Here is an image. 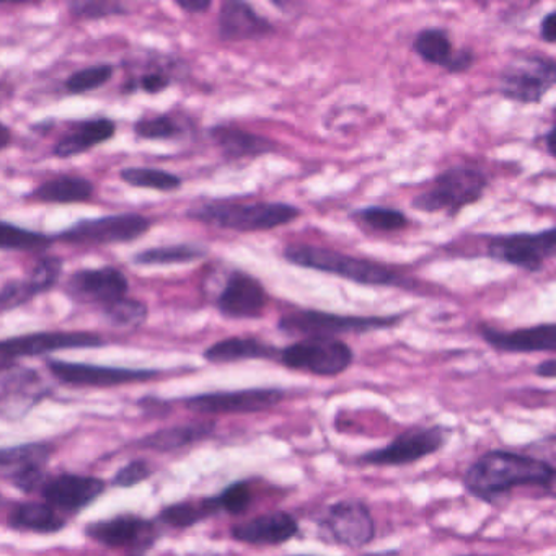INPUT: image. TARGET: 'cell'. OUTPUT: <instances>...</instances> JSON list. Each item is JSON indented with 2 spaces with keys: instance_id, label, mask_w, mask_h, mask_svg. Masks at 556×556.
Wrapping results in <instances>:
<instances>
[{
  "instance_id": "obj_1",
  "label": "cell",
  "mask_w": 556,
  "mask_h": 556,
  "mask_svg": "<svg viewBox=\"0 0 556 556\" xmlns=\"http://www.w3.org/2000/svg\"><path fill=\"white\" fill-rule=\"evenodd\" d=\"M464 486L488 504L507 500L516 488H532L539 496L556 500V467L533 455L490 451L467 468Z\"/></svg>"
},
{
  "instance_id": "obj_2",
  "label": "cell",
  "mask_w": 556,
  "mask_h": 556,
  "mask_svg": "<svg viewBox=\"0 0 556 556\" xmlns=\"http://www.w3.org/2000/svg\"><path fill=\"white\" fill-rule=\"evenodd\" d=\"M286 262L314 271L327 273L364 286L412 289V281L395 269L374 260L357 258L325 247L292 243L282 252Z\"/></svg>"
},
{
  "instance_id": "obj_3",
  "label": "cell",
  "mask_w": 556,
  "mask_h": 556,
  "mask_svg": "<svg viewBox=\"0 0 556 556\" xmlns=\"http://www.w3.org/2000/svg\"><path fill=\"white\" fill-rule=\"evenodd\" d=\"M301 214L302 211L294 204L269 201L237 203L217 200L187 211L188 219L240 233L268 232L294 223Z\"/></svg>"
},
{
  "instance_id": "obj_4",
  "label": "cell",
  "mask_w": 556,
  "mask_h": 556,
  "mask_svg": "<svg viewBox=\"0 0 556 556\" xmlns=\"http://www.w3.org/2000/svg\"><path fill=\"white\" fill-rule=\"evenodd\" d=\"M400 320H402L400 315L363 317V315H341L315 311V308H298L279 318L278 330L288 337L338 338L340 334L386 330V328L396 327Z\"/></svg>"
},
{
  "instance_id": "obj_5",
  "label": "cell",
  "mask_w": 556,
  "mask_h": 556,
  "mask_svg": "<svg viewBox=\"0 0 556 556\" xmlns=\"http://www.w3.org/2000/svg\"><path fill=\"white\" fill-rule=\"evenodd\" d=\"M488 188L486 175L477 168L452 167L434 178V185L412 201L421 213H447L457 216L464 207L478 203Z\"/></svg>"
},
{
  "instance_id": "obj_6",
  "label": "cell",
  "mask_w": 556,
  "mask_h": 556,
  "mask_svg": "<svg viewBox=\"0 0 556 556\" xmlns=\"http://www.w3.org/2000/svg\"><path fill=\"white\" fill-rule=\"evenodd\" d=\"M278 361L291 370L318 377H337L350 369L354 353L340 338L305 337L298 343L282 348Z\"/></svg>"
},
{
  "instance_id": "obj_7",
  "label": "cell",
  "mask_w": 556,
  "mask_h": 556,
  "mask_svg": "<svg viewBox=\"0 0 556 556\" xmlns=\"http://www.w3.org/2000/svg\"><path fill=\"white\" fill-rule=\"evenodd\" d=\"M152 219L142 214L123 213L96 219L77 220L56 233V240L67 245L102 247L129 243L141 239L151 230Z\"/></svg>"
},
{
  "instance_id": "obj_8",
  "label": "cell",
  "mask_w": 556,
  "mask_h": 556,
  "mask_svg": "<svg viewBox=\"0 0 556 556\" xmlns=\"http://www.w3.org/2000/svg\"><path fill=\"white\" fill-rule=\"evenodd\" d=\"M555 86L556 61L542 54L517 58L500 77L501 96L522 105H536Z\"/></svg>"
},
{
  "instance_id": "obj_9",
  "label": "cell",
  "mask_w": 556,
  "mask_h": 556,
  "mask_svg": "<svg viewBox=\"0 0 556 556\" xmlns=\"http://www.w3.org/2000/svg\"><path fill=\"white\" fill-rule=\"evenodd\" d=\"M448 434L451 429L445 426L434 425L429 428L415 426L396 435L386 447L361 455L357 462L363 465H376V467H403V465L415 464L441 451L447 444Z\"/></svg>"
},
{
  "instance_id": "obj_10",
  "label": "cell",
  "mask_w": 556,
  "mask_h": 556,
  "mask_svg": "<svg viewBox=\"0 0 556 556\" xmlns=\"http://www.w3.org/2000/svg\"><path fill=\"white\" fill-rule=\"evenodd\" d=\"M105 340L89 331H38L22 337L5 338L0 343V369L17 364L21 357H37L66 350L102 348Z\"/></svg>"
},
{
  "instance_id": "obj_11",
  "label": "cell",
  "mask_w": 556,
  "mask_h": 556,
  "mask_svg": "<svg viewBox=\"0 0 556 556\" xmlns=\"http://www.w3.org/2000/svg\"><path fill=\"white\" fill-rule=\"evenodd\" d=\"M318 529L327 542L359 549L376 539V522L366 503L343 500L331 504L318 522Z\"/></svg>"
},
{
  "instance_id": "obj_12",
  "label": "cell",
  "mask_w": 556,
  "mask_h": 556,
  "mask_svg": "<svg viewBox=\"0 0 556 556\" xmlns=\"http://www.w3.org/2000/svg\"><path fill=\"white\" fill-rule=\"evenodd\" d=\"M488 256L529 273L540 271L546 260L556 258V227L536 233L491 237Z\"/></svg>"
},
{
  "instance_id": "obj_13",
  "label": "cell",
  "mask_w": 556,
  "mask_h": 556,
  "mask_svg": "<svg viewBox=\"0 0 556 556\" xmlns=\"http://www.w3.org/2000/svg\"><path fill=\"white\" fill-rule=\"evenodd\" d=\"M281 389H243L226 392H207L188 396L184 405L200 415H242V413H262L275 408L285 400Z\"/></svg>"
},
{
  "instance_id": "obj_14",
  "label": "cell",
  "mask_w": 556,
  "mask_h": 556,
  "mask_svg": "<svg viewBox=\"0 0 556 556\" xmlns=\"http://www.w3.org/2000/svg\"><path fill=\"white\" fill-rule=\"evenodd\" d=\"M47 367L54 379L64 386L110 389L125 383L148 382L161 374L157 369H135V367L99 366V364L70 363V361L47 359Z\"/></svg>"
},
{
  "instance_id": "obj_15",
  "label": "cell",
  "mask_w": 556,
  "mask_h": 556,
  "mask_svg": "<svg viewBox=\"0 0 556 556\" xmlns=\"http://www.w3.org/2000/svg\"><path fill=\"white\" fill-rule=\"evenodd\" d=\"M87 539L106 548H126L144 553L155 545L159 539L154 520L123 514L112 519L96 520L84 527Z\"/></svg>"
},
{
  "instance_id": "obj_16",
  "label": "cell",
  "mask_w": 556,
  "mask_h": 556,
  "mask_svg": "<svg viewBox=\"0 0 556 556\" xmlns=\"http://www.w3.org/2000/svg\"><path fill=\"white\" fill-rule=\"evenodd\" d=\"M129 281L115 266L86 268L73 273L64 285V292L76 304L100 305V308L125 298Z\"/></svg>"
},
{
  "instance_id": "obj_17",
  "label": "cell",
  "mask_w": 556,
  "mask_h": 556,
  "mask_svg": "<svg viewBox=\"0 0 556 556\" xmlns=\"http://www.w3.org/2000/svg\"><path fill=\"white\" fill-rule=\"evenodd\" d=\"M269 294L262 281L242 269L227 276L226 286L216 299L217 311L233 320H255L265 315Z\"/></svg>"
},
{
  "instance_id": "obj_18",
  "label": "cell",
  "mask_w": 556,
  "mask_h": 556,
  "mask_svg": "<svg viewBox=\"0 0 556 556\" xmlns=\"http://www.w3.org/2000/svg\"><path fill=\"white\" fill-rule=\"evenodd\" d=\"M276 27L247 0H224L217 15V38L223 43H245L273 37Z\"/></svg>"
},
{
  "instance_id": "obj_19",
  "label": "cell",
  "mask_w": 556,
  "mask_h": 556,
  "mask_svg": "<svg viewBox=\"0 0 556 556\" xmlns=\"http://www.w3.org/2000/svg\"><path fill=\"white\" fill-rule=\"evenodd\" d=\"M105 481L89 475L61 473L47 478L40 494L48 504L66 513L80 510L96 503L105 493Z\"/></svg>"
},
{
  "instance_id": "obj_20",
  "label": "cell",
  "mask_w": 556,
  "mask_h": 556,
  "mask_svg": "<svg viewBox=\"0 0 556 556\" xmlns=\"http://www.w3.org/2000/svg\"><path fill=\"white\" fill-rule=\"evenodd\" d=\"M478 330L484 343L503 353H556V321L513 331L480 325Z\"/></svg>"
},
{
  "instance_id": "obj_21",
  "label": "cell",
  "mask_w": 556,
  "mask_h": 556,
  "mask_svg": "<svg viewBox=\"0 0 556 556\" xmlns=\"http://www.w3.org/2000/svg\"><path fill=\"white\" fill-rule=\"evenodd\" d=\"M230 535L247 545L279 546L299 535V523L286 510H273L236 523L230 529Z\"/></svg>"
},
{
  "instance_id": "obj_22",
  "label": "cell",
  "mask_w": 556,
  "mask_h": 556,
  "mask_svg": "<svg viewBox=\"0 0 556 556\" xmlns=\"http://www.w3.org/2000/svg\"><path fill=\"white\" fill-rule=\"evenodd\" d=\"M207 138L213 141L226 161H242V159H256L263 155L278 154L279 142L268 136L256 135L253 131L240 128L230 123L211 126Z\"/></svg>"
},
{
  "instance_id": "obj_23",
  "label": "cell",
  "mask_w": 556,
  "mask_h": 556,
  "mask_svg": "<svg viewBox=\"0 0 556 556\" xmlns=\"http://www.w3.org/2000/svg\"><path fill=\"white\" fill-rule=\"evenodd\" d=\"M116 123L110 118H90L77 123L74 129L58 139L53 148L56 159H73L86 154L116 136Z\"/></svg>"
},
{
  "instance_id": "obj_24",
  "label": "cell",
  "mask_w": 556,
  "mask_h": 556,
  "mask_svg": "<svg viewBox=\"0 0 556 556\" xmlns=\"http://www.w3.org/2000/svg\"><path fill=\"white\" fill-rule=\"evenodd\" d=\"M281 350L265 343L258 338L232 337L211 344L203 353L204 359L211 364H232L252 359H278Z\"/></svg>"
},
{
  "instance_id": "obj_25",
  "label": "cell",
  "mask_w": 556,
  "mask_h": 556,
  "mask_svg": "<svg viewBox=\"0 0 556 556\" xmlns=\"http://www.w3.org/2000/svg\"><path fill=\"white\" fill-rule=\"evenodd\" d=\"M96 194V185L79 175H60L38 185L28 200L43 204L89 203Z\"/></svg>"
},
{
  "instance_id": "obj_26",
  "label": "cell",
  "mask_w": 556,
  "mask_h": 556,
  "mask_svg": "<svg viewBox=\"0 0 556 556\" xmlns=\"http://www.w3.org/2000/svg\"><path fill=\"white\" fill-rule=\"evenodd\" d=\"M216 431V421L188 422V425L172 426V428L159 429L152 434L136 441L135 445L149 451L174 452L178 448L188 447V445L197 444L211 438Z\"/></svg>"
},
{
  "instance_id": "obj_27",
  "label": "cell",
  "mask_w": 556,
  "mask_h": 556,
  "mask_svg": "<svg viewBox=\"0 0 556 556\" xmlns=\"http://www.w3.org/2000/svg\"><path fill=\"white\" fill-rule=\"evenodd\" d=\"M56 507L45 503H17L8 516V526L15 532L53 535L67 526L66 519L56 513Z\"/></svg>"
},
{
  "instance_id": "obj_28",
  "label": "cell",
  "mask_w": 556,
  "mask_h": 556,
  "mask_svg": "<svg viewBox=\"0 0 556 556\" xmlns=\"http://www.w3.org/2000/svg\"><path fill=\"white\" fill-rule=\"evenodd\" d=\"M220 513L216 496L203 497L200 501H185L165 506L159 513V520L172 529H190Z\"/></svg>"
},
{
  "instance_id": "obj_29",
  "label": "cell",
  "mask_w": 556,
  "mask_h": 556,
  "mask_svg": "<svg viewBox=\"0 0 556 556\" xmlns=\"http://www.w3.org/2000/svg\"><path fill=\"white\" fill-rule=\"evenodd\" d=\"M206 249L190 243L178 245L154 247L142 250L132 256V263L141 266L187 265L206 256Z\"/></svg>"
},
{
  "instance_id": "obj_30",
  "label": "cell",
  "mask_w": 556,
  "mask_h": 556,
  "mask_svg": "<svg viewBox=\"0 0 556 556\" xmlns=\"http://www.w3.org/2000/svg\"><path fill=\"white\" fill-rule=\"evenodd\" d=\"M54 242L56 236L24 229L9 220H2L0 224V249L4 252H45Z\"/></svg>"
},
{
  "instance_id": "obj_31",
  "label": "cell",
  "mask_w": 556,
  "mask_h": 556,
  "mask_svg": "<svg viewBox=\"0 0 556 556\" xmlns=\"http://www.w3.org/2000/svg\"><path fill=\"white\" fill-rule=\"evenodd\" d=\"M119 180L132 188L172 193L184 187V180L172 172L152 167H126L119 172Z\"/></svg>"
},
{
  "instance_id": "obj_32",
  "label": "cell",
  "mask_w": 556,
  "mask_h": 556,
  "mask_svg": "<svg viewBox=\"0 0 556 556\" xmlns=\"http://www.w3.org/2000/svg\"><path fill=\"white\" fill-rule=\"evenodd\" d=\"M413 51L426 63L445 67L454 53V48L447 31L441 28H425L416 35Z\"/></svg>"
},
{
  "instance_id": "obj_33",
  "label": "cell",
  "mask_w": 556,
  "mask_h": 556,
  "mask_svg": "<svg viewBox=\"0 0 556 556\" xmlns=\"http://www.w3.org/2000/svg\"><path fill=\"white\" fill-rule=\"evenodd\" d=\"M41 379L37 370L27 369V367L14 366L2 370V403L11 402L14 399L22 402L37 403L41 396L31 395V389L40 386Z\"/></svg>"
},
{
  "instance_id": "obj_34",
  "label": "cell",
  "mask_w": 556,
  "mask_h": 556,
  "mask_svg": "<svg viewBox=\"0 0 556 556\" xmlns=\"http://www.w3.org/2000/svg\"><path fill=\"white\" fill-rule=\"evenodd\" d=\"M67 11L74 18L84 22L128 17L131 14L126 0H67Z\"/></svg>"
},
{
  "instance_id": "obj_35",
  "label": "cell",
  "mask_w": 556,
  "mask_h": 556,
  "mask_svg": "<svg viewBox=\"0 0 556 556\" xmlns=\"http://www.w3.org/2000/svg\"><path fill=\"white\" fill-rule=\"evenodd\" d=\"M115 73L116 67L113 64H92V66L84 67V70L71 74L64 83V90L70 96H86V93L96 92V90L102 89L105 84H109Z\"/></svg>"
},
{
  "instance_id": "obj_36",
  "label": "cell",
  "mask_w": 556,
  "mask_h": 556,
  "mask_svg": "<svg viewBox=\"0 0 556 556\" xmlns=\"http://www.w3.org/2000/svg\"><path fill=\"white\" fill-rule=\"evenodd\" d=\"M103 317L113 327L138 328L146 324L149 308L138 299L122 298L102 308Z\"/></svg>"
},
{
  "instance_id": "obj_37",
  "label": "cell",
  "mask_w": 556,
  "mask_h": 556,
  "mask_svg": "<svg viewBox=\"0 0 556 556\" xmlns=\"http://www.w3.org/2000/svg\"><path fill=\"white\" fill-rule=\"evenodd\" d=\"M132 131L144 141H174L185 135V126L172 115H157L139 118Z\"/></svg>"
},
{
  "instance_id": "obj_38",
  "label": "cell",
  "mask_w": 556,
  "mask_h": 556,
  "mask_svg": "<svg viewBox=\"0 0 556 556\" xmlns=\"http://www.w3.org/2000/svg\"><path fill=\"white\" fill-rule=\"evenodd\" d=\"M53 455V445L48 442H28L0 451V467L2 470L18 467V465H47Z\"/></svg>"
},
{
  "instance_id": "obj_39",
  "label": "cell",
  "mask_w": 556,
  "mask_h": 556,
  "mask_svg": "<svg viewBox=\"0 0 556 556\" xmlns=\"http://www.w3.org/2000/svg\"><path fill=\"white\" fill-rule=\"evenodd\" d=\"M353 217L369 229L379 230V232H399L409 224L408 217L393 207L367 206L354 211Z\"/></svg>"
},
{
  "instance_id": "obj_40",
  "label": "cell",
  "mask_w": 556,
  "mask_h": 556,
  "mask_svg": "<svg viewBox=\"0 0 556 556\" xmlns=\"http://www.w3.org/2000/svg\"><path fill=\"white\" fill-rule=\"evenodd\" d=\"M63 266L64 262L60 256H41L38 260L35 268L28 273L27 278H24L34 299L51 291L58 285L63 275Z\"/></svg>"
},
{
  "instance_id": "obj_41",
  "label": "cell",
  "mask_w": 556,
  "mask_h": 556,
  "mask_svg": "<svg viewBox=\"0 0 556 556\" xmlns=\"http://www.w3.org/2000/svg\"><path fill=\"white\" fill-rule=\"evenodd\" d=\"M45 468H47V465H18V467L2 470V473L12 486L17 488L22 493L30 494L40 491L45 481H47L48 477Z\"/></svg>"
},
{
  "instance_id": "obj_42",
  "label": "cell",
  "mask_w": 556,
  "mask_h": 556,
  "mask_svg": "<svg viewBox=\"0 0 556 556\" xmlns=\"http://www.w3.org/2000/svg\"><path fill=\"white\" fill-rule=\"evenodd\" d=\"M220 510L230 516H242L252 506L253 491L249 481H236L216 496Z\"/></svg>"
},
{
  "instance_id": "obj_43",
  "label": "cell",
  "mask_w": 556,
  "mask_h": 556,
  "mask_svg": "<svg viewBox=\"0 0 556 556\" xmlns=\"http://www.w3.org/2000/svg\"><path fill=\"white\" fill-rule=\"evenodd\" d=\"M151 475V465H149L148 462L142 460V458H136V460L129 462V464H126L125 467H122L116 471L115 477H113L112 484L113 486L126 490V488L136 486V484L148 480Z\"/></svg>"
},
{
  "instance_id": "obj_44",
  "label": "cell",
  "mask_w": 556,
  "mask_h": 556,
  "mask_svg": "<svg viewBox=\"0 0 556 556\" xmlns=\"http://www.w3.org/2000/svg\"><path fill=\"white\" fill-rule=\"evenodd\" d=\"M31 299H34V295L28 291L25 279H11L2 286V291H0V308L5 314V312L22 307Z\"/></svg>"
},
{
  "instance_id": "obj_45",
  "label": "cell",
  "mask_w": 556,
  "mask_h": 556,
  "mask_svg": "<svg viewBox=\"0 0 556 556\" xmlns=\"http://www.w3.org/2000/svg\"><path fill=\"white\" fill-rule=\"evenodd\" d=\"M136 80H138L139 90L148 93V96H159V93L170 89L172 84H174V76L161 66V70L149 71Z\"/></svg>"
},
{
  "instance_id": "obj_46",
  "label": "cell",
  "mask_w": 556,
  "mask_h": 556,
  "mask_svg": "<svg viewBox=\"0 0 556 556\" xmlns=\"http://www.w3.org/2000/svg\"><path fill=\"white\" fill-rule=\"evenodd\" d=\"M475 63L473 51L470 50H458L452 53L451 60H448L447 66L444 67L447 73L460 74L465 71L470 70Z\"/></svg>"
},
{
  "instance_id": "obj_47",
  "label": "cell",
  "mask_w": 556,
  "mask_h": 556,
  "mask_svg": "<svg viewBox=\"0 0 556 556\" xmlns=\"http://www.w3.org/2000/svg\"><path fill=\"white\" fill-rule=\"evenodd\" d=\"M139 408L151 416H167L172 412V405L167 400L155 399V396H142L138 402Z\"/></svg>"
},
{
  "instance_id": "obj_48",
  "label": "cell",
  "mask_w": 556,
  "mask_h": 556,
  "mask_svg": "<svg viewBox=\"0 0 556 556\" xmlns=\"http://www.w3.org/2000/svg\"><path fill=\"white\" fill-rule=\"evenodd\" d=\"M178 9L190 15H204L210 12L213 0H174Z\"/></svg>"
},
{
  "instance_id": "obj_49",
  "label": "cell",
  "mask_w": 556,
  "mask_h": 556,
  "mask_svg": "<svg viewBox=\"0 0 556 556\" xmlns=\"http://www.w3.org/2000/svg\"><path fill=\"white\" fill-rule=\"evenodd\" d=\"M540 37L545 43H556V11L549 12L540 25Z\"/></svg>"
},
{
  "instance_id": "obj_50",
  "label": "cell",
  "mask_w": 556,
  "mask_h": 556,
  "mask_svg": "<svg viewBox=\"0 0 556 556\" xmlns=\"http://www.w3.org/2000/svg\"><path fill=\"white\" fill-rule=\"evenodd\" d=\"M535 374L543 379H556V359L543 361L535 367Z\"/></svg>"
},
{
  "instance_id": "obj_51",
  "label": "cell",
  "mask_w": 556,
  "mask_h": 556,
  "mask_svg": "<svg viewBox=\"0 0 556 556\" xmlns=\"http://www.w3.org/2000/svg\"><path fill=\"white\" fill-rule=\"evenodd\" d=\"M282 14H294L301 8V0H269Z\"/></svg>"
},
{
  "instance_id": "obj_52",
  "label": "cell",
  "mask_w": 556,
  "mask_h": 556,
  "mask_svg": "<svg viewBox=\"0 0 556 556\" xmlns=\"http://www.w3.org/2000/svg\"><path fill=\"white\" fill-rule=\"evenodd\" d=\"M11 144H12L11 128H9L8 125H2V128H0V148H2V151H5V149L11 148Z\"/></svg>"
},
{
  "instance_id": "obj_53",
  "label": "cell",
  "mask_w": 556,
  "mask_h": 556,
  "mask_svg": "<svg viewBox=\"0 0 556 556\" xmlns=\"http://www.w3.org/2000/svg\"><path fill=\"white\" fill-rule=\"evenodd\" d=\"M545 144L549 155L556 159V126L549 129L548 135L545 136Z\"/></svg>"
},
{
  "instance_id": "obj_54",
  "label": "cell",
  "mask_w": 556,
  "mask_h": 556,
  "mask_svg": "<svg viewBox=\"0 0 556 556\" xmlns=\"http://www.w3.org/2000/svg\"><path fill=\"white\" fill-rule=\"evenodd\" d=\"M5 5H25V4H37V2H43V0H0Z\"/></svg>"
}]
</instances>
